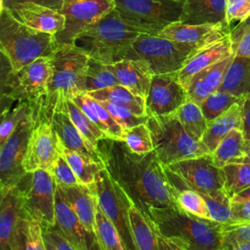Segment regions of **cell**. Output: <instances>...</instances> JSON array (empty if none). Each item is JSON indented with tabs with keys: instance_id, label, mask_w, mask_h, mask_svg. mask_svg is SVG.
Instances as JSON below:
<instances>
[{
	"instance_id": "23",
	"label": "cell",
	"mask_w": 250,
	"mask_h": 250,
	"mask_svg": "<svg viewBox=\"0 0 250 250\" xmlns=\"http://www.w3.org/2000/svg\"><path fill=\"white\" fill-rule=\"evenodd\" d=\"M107 65L120 85L137 96L146 98L152 73L144 61L123 59Z\"/></svg>"
},
{
	"instance_id": "35",
	"label": "cell",
	"mask_w": 250,
	"mask_h": 250,
	"mask_svg": "<svg viewBox=\"0 0 250 250\" xmlns=\"http://www.w3.org/2000/svg\"><path fill=\"white\" fill-rule=\"evenodd\" d=\"M174 113L187 133L192 138L201 141L207 129L208 121L203 115L200 105L188 99Z\"/></svg>"
},
{
	"instance_id": "54",
	"label": "cell",
	"mask_w": 250,
	"mask_h": 250,
	"mask_svg": "<svg viewBox=\"0 0 250 250\" xmlns=\"http://www.w3.org/2000/svg\"><path fill=\"white\" fill-rule=\"evenodd\" d=\"M231 201H250V187L231 198Z\"/></svg>"
},
{
	"instance_id": "31",
	"label": "cell",
	"mask_w": 250,
	"mask_h": 250,
	"mask_svg": "<svg viewBox=\"0 0 250 250\" xmlns=\"http://www.w3.org/2000/svg\"><path fill=\"white\" fill-rule=\"evenodd\" d=\"M11 250H46L42 225L23 217L14 234Z\"/></svg>"
},
{
	"instance_id": "2",
	"label": "cell",
	"mask_w": 250,
	"mask_h": 250,
	"mask_svg": "<svg viewBox=\"0 0 250 250\" xmlns=\"http://www.w3.org/2000/svg\"><path fill=\"white\" fill-rule=\"evenodd\" d=\"M149 220L157 233L184 250H221L224 224L191 215L182 208H152Z\"/></svg>"
},
{
	"instance_id": "14",
	"label": "cell",
	"mask_w": 250,
	"mask_h": 250,
	"mask_svg": "<svg viewBox=\"0 0 250 250\" xmlns=\"http://www.w3.org/2000/svg\"><path fill=\"white\" fill-rule=\"evenodd\" d=\"M33 109L0 146V184L3 187L18 186L26 172L23 168V160L26 153L28 141L36 121V101Z\"/></svg>"
},
{
	"instance_id": "42",
	"label": "cell",
	"mask_w": 250,
	"mask_h": 250,
	"mask_svg": "<svg viewBox=\"0 0 250 250\" xmlns=\"http://www.w3.org/2000/svg\"><path fill=\"white\" fill-rule=\"evenodd\" d=\"M123 141L129 149L137 154H146L154 150L150 132L146 123L125 129Z\"/></svg>"
},
{
	"instance_id": "39",
	"label": "cell",
	"mask_w": 250,
	"mask_h": 250,
	"mask_svg": "<svg viewBox=\"0 0 250 250\" xmlns=\"http://www.w3.org/2000/svg\"><path fill=\"white\" fill-rule=\"evenodd\" d=\"M95 232L102 250H126L116 229L106 218L99 205L96 215Z\"/></svg>"
},
{
	"instance_id": "22",
	"label": "cell",
	"mask_w": 250,
	"mask_h": 250,
	"mask_svg": "<svg viewBox=\"0 0 250 250\" xmlns=\"http://www.w3.org/2000/svg\"><path fill=\"white\" fill-rule=\"evenodd\" d=\"M58 188L84 227L90 232L96 233V215L99 203L94 185L89 187L78 184L74 186L58 187Z\"/></svg>"
},
{
	"instance_id": "8",
	"label": "cell",
	"mask_w": 250,
	"mask_h": 250,
	"mask_svg": "<svg viewBox=\"0 0 250 250\" xmlns=\"http://www.w3.org/2000/svg\"><path fill=\"white\" fill-rule=\"evenodd\" d=\"M196 52L188 46L158 35L141 33L127 52L125 59L144 61L152 75L178 72Z\"/></svg>"
},
{
	"instance_id": "17",
	"label": "cell",
	"mask_w": 250,
	"mask_h": 250,
	"mask_svg": "<svg viewBox=\"0 0 250 250\" xmlns=\"http://www.w3.org/2000/svg\"><path fill=\"white\" fill-rule=\"evenodd\" d=\"M230 30V25L226 23L188 24L176 21L164 27L158 36L200 51L228 37Z\"/></svg>"
},
{
	"instance_id": "15",
	"label": "cell",
	"mask_w": 250,
	"mask_h": 250,
	"mask_svg": "<svg viewBox=\"0 0 250 250\" xmlns=\"http://www.w3.org/2000/svg\"><path fill=\"white\" fill-rule=\"evenodd\" d=\"M113 9V0H62L59 12L64 16L65 25L55 35L57 42L74 44L81 33Z\"/></svg>"
},
{
	"instance_id": "19",
	"label": "cell",
	"mask_w": 250,
	"mask_h": 250,
	"mask_svg": "<svg viewBox=\"0 0 250 250\" xmlns=\"http://www.w3.org/2000/svg\"><path fill=\"white\" fill-rule=\"evenodd\" d=\"M51 124L62 146L103 162L98 148L93 146L73 124L66 108L65 98L62 96H59L56 100L51 115Z\"/></svg>"
},
{
	"instance_id": "57",
	"label": "cell",
	"mask_w": 250,
	"mask_h": 250,
	"mask_svg": "<svg viewBox=\"0 0 250 250\" xmlns=\"http://www.w3.org/2000/svg\"><path fill=\"white\" fill-rule=\"evenodd\" d=\"M245 157H246V159H247V160H249V161H250V150H248V151L246 152V156H245Z\"/></svg>"
},
{
	"instance_id": "30",
	"label": "cell",
	"mask_w": 250,
	"mask_h": 250,
	"mask_svg": "<svg viewBox=\"0 0 250 250\" xmlns=\"http://www.w3.org/2000/svg\"><path fill=\"white\" fill-rule=\"evenodd\" d=\"M60 153L66 159L80 184L89 187L94 185L99 172L105 168L104 162L98 161L88 155L67 149L61 144Z\"/></svg>"
},
{
	"instance_id": "48",
	"label": "cell",
	"mask_w": 250,
	"mask_h": 250,
	"mask_svg": "<svg viewBox=\"0 0 250 250\" xmlns=\"http://www.w3.org/2000/svg\"><path fill=\"white\" fill-rule=\"evenodd\" d=\"M250 17V0H228L227 22L229 25L235 21H243Z\"/></svg>"
},
{
	"instance_id": "49",
	"label": "cell",
	"mask_w": 250,
	"mask_h": 250,
	"mask_svg": "<svg viewBox=\"0 0 250 250\" xmlns=\"http://www.w3.org/2000/svg\"><path fill=\"white\" fill-rule=\"evenodd\" d=\"M231 222L229 225H239L250 223V201H231Z\"/></svg>"
},
{
	"instance_id": "34",
	"label": "cell",
	"mask_w": 250,
	"mask_h": 250,
	"mask_svg": "<svg viewBox=\"0 0 250 250\" xmlns=\"http://www.w3.org/2000/svg\"><path fill=\"white\" fill-rule=\"evenodd\" d=\"M222 170L224 173V190L230 199L250 187V161L246 157L226 164Z\"/></svg>"
},
{
	"instance_id": "29",
	"label": "cell",
	"mask_w": 250,
	"mask_h": 250,
	"mask_svg": "<svg viewBox=\"0 0 250 250\" xmlns=\"http://www.w3.org/2000/svg\"><path fill=\"white\" fill-rule=\"evenodd\" d=\"M87 94L99 102L104 101L125 105L137 115H147L146 109V99L135 95L129 89L120 84L97 91H92Z\"/></svg>"
},
{
	"instance_id": "18",
	"label": "cell",
	"mask_w": 250,
	"mask_h": 250,
	"mask_svg": "<svg viewBox=\"0 0 250 250\" xmlns=\"http://www.w3.org/2000/svg\"><path fill=\"white\" fill-rule=\"evenodd\" d=\"M78 250H102L97 234L90 232L64 200L61 190L56 192V223L48 227Z\"/></svg>"
},
{
	"instance_id": "7",
	"label": "cell",
	"mask_w": 250,
	"mask_h": 250,
	"mask_svg": "<svg viewBox=\"0 0 250 250\" xmlns=\"http://www.w3.org/2000/svg\"><path fill=\"white\" fill-rule=\"evenodd\" d=\"M49 57L52 76L46 95L47 102L54 105L59 96L71 98L85 93L89 55L75 44H59Z\"/></svg>"
},
{
	"instance_id": "10",
	"label": "cell",
	"mask_w": 250,
	"mask_h": 250,
	"mask_svg": "<svg viewBox=\"0 0 250 250\" xmlns=\"http://www.w3.org/2000/svg\"><path fill=\"white\" fill-rule=\"evenodd\" d=\"M166 176L178 192L191 189L200 194L224 189V173L215 165L212 154L180 160L164 166Z\"/></svg>"
},
{
	"instance_id": "45",
	"label": "cell",
	"mask_w": 250,
	"mask_h": 250,
	"mask_svg": "<svg viewBox=\"0 0 250 250\" xmlns=\"http://www.w3.org/2000/svg\"><path fill=\"white\" fill-rule=\"evenodd\" d=\"M229 40L233 56L250 58V17L230 30Z\"/></svg>"
},
{
	"instance_id": "51",
	"label": "cell",
	"mask_w": 250,
	"mask_h": 250,
	"mask_svg": "<svg viewBox=\"0 0 250 250\" xmlns=\"http://www.w3.org/2000/svg\"><path fill=\"white\" fill-rule=\"evenodd\" d=\"M35 3L38 5H42L48 8H52L54 10L60 11L62 6V0H1V8H10L11 6L19 3Z\"/></svg>"
},
{
	"instance_id": "47",
	"label": "cell",
	"mask_w": 250,
	"mask_h": 250,
	"mask_svg": "<svg viewBox=\"0 0 250 250\" xmlns=\"http://www.w3.org/2000/svg\"><path fill=\"white\" fill-rule=\"evenodd\" d=\"M239 242H250V223L224 225L223 248L229 247Z\"/></svg>"
},
{
	"instance_id": "12",
	"label": "cell",
	"mask_w": 250,
	"mask_h": 250,
	"mask_svg": "<svg viewBox=\"0 0 250 250\" xmlns=\"http://www.w3.org/2000/svg\"><path fill=\"white\" fill-rule=\"evenodd\" d=\"M36 121L31 132L23 168L26 173L52 169L60 156V142L51 124L52 109L46 104L45 96L36 101Z\"/></svg>"
},
{
	"instance_id": "32",
	"label": "cell",
	"mask_w": 250,
	"mask_h": 250,
	"mask_svg": "<svg viewBox=\"0 0 250 250\" xmlns=\"http://www.w3.org/2000/svg\"><path fill=\"white\" fill-rule=\"evenodd\" d=\"M211 154L215 165L220 168L243 159L246 156V148L241 129L235 128L229 132Z\"/></svg>"
},
{
	"instance_id": "40",
	"label": "cell",
	"mask_w": 250,
	"mask_h": 250,
	"mask_svg": "<svg viewBox=\"0 0 250 250\" xmlns=\"http://www.w3.org/2000/svg\"><path fill=\"white\" fill-rule=\"evenodd\" d=\"M244 100L222 91H216L208 96L199 105L208 122L216 119L235 104H241Z\"/></svg>"
},
{
	"instance_id": "9",
	"label": "cell",
	"mask_w": 250,
	"mask_h": 250,
	"mask_svg": "<svg viewBox=\"0 0 250 250\" xmlns=\"http://www.w3.org/2000/svg\"><path fill=\"white\" fill-rule=\"evenodd\" d=\"M114 8L129 24L145 33L158 35L167 25L180 21L186 0H113Z\"/></svg>"
},
{
	"instance_id": "4",
	"label": "cell",
	"mask_w": 250,
	"mask_h": 250,
	"mask_svg": "<svg viewBox=\"0 0 250 250\" xmlns=\"http://www.w3.org/2000/svg\"><path fill=\"white\" fill-rule=\"evenodd\" d=\"M55 35L34 30L17 21L10 11L1 8L0 51L14 70H19L38 58L49 57L58 47Z\"/></svg>"
},
{
	"instance_id": "1",
	"label": "cell",
	"mask_w": 250,
	"mask_h": 250,
	"mask_svg": "<svg viewBox=\"0 0 250 250\" xmlns=\"http://www.w3.org/2000/svg\"><path fill=\"white\" fill-rule=\"evenodd\" d=\"M97 148L112 179L148 220L152 208H181L154 150L137 154L124 141L110 138L100 140Z\"/></svg>"
},
{
	"instance_id": "11",
	"label": "cell",
	"mask_w": 250,
	"mask_h": 250,
	"mask_svg": "<svg viewBox=\"0 0 250 250\" xmlns=\"http://www.w3.org/2000/svg\"><path fill=\"white\" fill-rule=\"evenodd\" d=\"M94 189L100 208L116 229L125 249L139 250L129 216V209L134 204L121 187L112 179L106 168L97 175Z\"/></svg>"
},
{
	"instance_id": "38",
	"label": "cell",
	"mask_w": 250,
	"mask_h": 250,
	"mask_svg": "<svg viewBox=\"0 0 250 250\" xmlns=\"http://www.w3.org/2000/svg\"><path fill=\"white\" fill-rule=\"evenodd\" d=\"M33 109V103L28 101L17 102L14 107L10 105L2 108L1 126H0V146L12 135L19 124L31 113Z\"/></svg>"
},
{
	"instance_id": "55",
	"label": "cell",
	"mask_w": 250,
	"mask_h": 250,
	"mask_svg": "<svg viewBox=\"0 0 250 250\" xmlns=\"http://www.w3.org/2000/svg\"><path fill=\"white\" fill-rule=\"evenodd\" d=\"M223 250H250V242H239L229 247L223 248Z\"/></svg>"
},
{
	"instance_id": "27",
	"label": "cell",
	"mask_w": 250,
	"mask_h": 250,
	"mask_svg": "<svg viewBox=\"0 0 250 250\" xmlns=\"http://www.w3.org/2000/svg\"><path fill=\"white\" fill-rule=\"evenodd\" d=\"M218 90L241 100L250 98V58L233 56Z\"/></svg>"
},
{
	"instance_id": "28",
	"label": "cell",
	"mask_w": 250,
	"mask_h": 250,
	"mask_svg": "<svg viewBox=\"0 0 250 250\" xmlns=\"http://www.w3.org/2000/svg\"><path fill=\"white\" fill-rule=\"evenodd\" d=\"M242 127V103L233 104L225 113L208 122L207 129L201 139L202 143L212 153L220 142L232 129Z\"/></svg>"
},
{
	"instance_id": "36",
	"label": "cell",
	"mask_w": 250,
	"mask_h": 250,
	"mask_svg": "<svg viewBox=\"0 0 250 250\" xmlns=\"http://www.w3.org/2000/svg\"><path fill=\"white\" fill-rule=\"evenodd\" d=\"M118 81L108 65L101 61L90 58L85 77V93L118 85Z\"/></svg>"
},
{
	"instance_id": "37",
	"label": "cell",
	"mask_w": 250,
	"mask_h": 250,
	"mask_svg": "<svg viewBox=\"0 0 250 250\" xmlns=\"http://www.w3.org/2000/svg\"><path fill=\"white\" fill-rule=\"evenodd\" d=\"M65 103L68 114L75 127L78 129L81 135L93 146L97 148L100 140L107 138V136L94 122L90 120V118L81 110V108L71 99L65 98Z\"/></svg>"
},
{
	"instance_id": "16",
	"label": "cell",
	"mask_w": 250,
	"mask_h": 250,
	"mask_svg": "<svg viewBox=\"0 0 250 250\" xmlns=\"http://www.w3.org/2000/svg\"><path fill=\"white\" fill-rule=\"evenodd\" d=\"M187 100L186 88L178 78V72L152 75L146 98L147 116H161L174 113Z\"/></svg>"
},
{
	"instance_id": "41",
	"label": "cell",
	"mask_w": 250,
	"mask_h": 250,
	"mask_svg": "<svg viewBox=\"0 0 250 250\" xmlns=\"http://www.w3.org/2000/svg\"><path fill=\"white\" fill-rule=\"evenodd\" d=\"M201 195L207 203L210 217L212 220L224 225L230 224L231 199L224 189L215 190Z\"/></svg>"
},
{
	"instance_id": "5",
	"label": "cell",
	"mask_w": 250,
	"mask_h": 250,
	"mask_svg": "<svg viewBox=\"0 0 250 250\" xmlns=\"http://www.w3.org/2000/svg\"><path fill=\"white\" fill-rule=\"evenodd\" d=\"M2 107L13 102H34L48 93L52 76L50 57H41L19 70H14L7 57L0 55Z\"/></svg>"
},
{
	"instance_id": "20",
	"label": "cell",
	"mask_w": 250,
	"mask_h": 250,
	"mask_svg": "<svg viewBox=\"0 0 250 250\" xmlns=\"http://www.w3.org/2000/svg\"><path fill=\"white\" fill-rule=\"evenodd\" d=\"M8 10L17 21L40 32L57 35L65 25V18L62 13L35 3H19Z\"/></svg>"
},
{
	"instance_id": "26",
	"label": "cell",
	"mask_w": 250,
	"mask_h": 250,
	"mask_svg": "<svg viewBox=\"0 0 250 250\" xmlns=\"http://www.w3.org/2000/svg\"><path fill=\"white\" fill-rule=\"evenodd\" d=\"M228 0H186L181 22L188 24L226 23Z\"/></svg>"
},
{
	"instance_id": "13",
	"label": "cell",
	"mask_w": 250,
	"mask_h": 250,
	"mask_svg": "<svg viewBox=\"0 0 250 250\" xmlns=\"http://www.w3.org/2000/svg\"><path fill=\"white\" fill-rule=\"evenodd\" d=\"M27 216L39 222L42 228L53 227L56 223V192L58 185L51 173L36 170L26 173L19 183Z\"/></svg>"
},
{
	"instance_id": "33",
	"label": "cell",
	"mask_w": 250,
	"mask_h": 250,
	"mask_svg": "<svg viewBox=\"0 0 250 250\" xmlns=\"http://www.w3.org/2000/svg\"><path fill=\"white\" fill-rule=\"evenodd\" d=\"M129 216L138 249L159 250L158 234L152 223L135 205L130 207Z\"/></svg>"
},
{
	"instance_id": "3",
	"label": "cell",
	"mask_w": 250,
	"mask_h": 250,
	"mask_svg": "<svg viewBox=\"0 0 250 250\" xmlns=\"http://www.w3.org/2000/svg\"><path fill=\"white\" fill-rule=\"evenodd\" d=\"M141 33L145 32L125 21L114 8L81 33L74 44L90 58L111 64L125 59Z\"/></svg>"
},
{
	"instance_id": "43",
	"label": "cell",
	"mask_w": 250,
	"mask_h": 250,
	"mask_svg": "<svg viewBox=\"0 0 250 250\" xmlns=\"http://www.w3.org/2000/svg\"><path fill=\"white\" fill-rule=\"evenodd\" d=\"M99 103L110 113L113 119L123 130L138 126L140 124H145L147 121V115H137L129 107L125 105L104 101Z\"/></svg>"
},
{
	"instance_id": "25",
	"label": "cell",
	"mask_w": 250,
	"mask_h": 250,
	"mask_svg": "<svg viewBox=\"0 0 250 250\" xmlns=\"http://www.w3.org/2000/svg\"><path fill=\"white\" fill-rule=\"evenodd\" d=\"M232 58L233 55L194 74L186 87L188 99L200 104L208 96L218 91Z\"/></svg>"
},
{
	"instance_id": "53",
	"label": "cell",
	"mask_w": 250,
	"mask_h": 250,
	"mask_svg": "<svg viewBox=\"0 0 250 250\" xmlns=\"http://www.w3.org/2000/svg\"><path fill=\"white\" fill-rule=\"evenodd\" d=\"M158 241H159V250H184L177 243H175L159 234H158ZM221 250H223V249H221Z\"/></svg>"
},
{
	"instance_id": "46",
	"label": "cell",
	"mask_w": 250,
	"mask_h": 250,
	"mask_svg": "<svg viewBox=\"0 0 250 250\" xmlns=\"http://www.w3.org/2000/svg\"><path fill=\"white\" fill-rule=\"evenodd\" d=\"M50 173L58 187L74 186L80 184L72 168L70 167L66 159L62 155H61V153L56 162L54 163L52 169L50 170Z\"/></svg>"
},
{
	"instance_id": "44",
	"label": "cell",
	"mask_w": 250,
	"mask_h": 250,
	"mask_svg": "<svg viewBox=\"0 0 250 250\" xmlns=\"http://www.w3.org/2000/svg\"><path fill=\"white\" fill-rule=\"evenodd\" d=\"M177 201L186 212L204 219H211L206 201L202 195L191 189H183L177 192Z\"/></svg>"
},
{
	"instance_id": "6",
	"label": "cell",
	"mask_w": 250,
	"mask_h": 250,
	"mask_svg": "<svg viewBox=\"0 0 250 250\" xmlns=\"http://www.w3.org/2000/svg\"><path fill=\"white\" fill-rule=\"evenodd\" d=\"M146 125L150 132L154 151L164 166L210 153L202 141L187 133L175 113L148 116Z\"/></svg>"
},
{
	"instance_id": "52",
	"label": "cell",
	"mask_w": 250,
	"mask_h": 250,
	"mask_svg": "<svg viewBox=\"0 0 250 250\" xmlns=\"http://www.w3.org/2000/svg\"><path fill=\"white\" fill-rule=\"evenodd\" d=\"M42 229H43V232L50 238V240L55 244L58 250H78L51 228H42Z\"/></svg>"
},
{
	"instance_id": "21",
	"label": "cell",
	"mask_w": 250,
	"mask_h": 250,
	"mask_svg": "<svg viewBox=\"0 0 250 250\" xmlns=\"http://www.w3.org/2000/svg\"><path fill=\"white\" fill-rule=\"evenodd\" d=\"M0 192V250H11L20 221L28 216L24 209L21 190L18 186L3 187Z\"/></svg>"
},
{
	"instance_id": "50",
	"label": "cell",
	"mask_w": 250,
	"mask_h": 250,
	"mask_svg": "<svg viewBox=\"0 0 250 250\" xmlns=\"http://www.w3.org/2000/svg\"><path fill=\"white\" fill-rule=\"evenodd\" d=\"M246 152L250 150V98H247L242 103V127Z\"/></svg>"
},
{
	"instance_id": "56",
	"label": "cell",
	"mask_w": 250,
	"mask_h": 250,
	"mask_svg": "<svg viewBox=\"0 0 250 250\" xmlns=\"http://www.w3.org/2000/svg\"><path fill=\"white\" fill-rule=\"evenodd\" d=\"M43 236H44V240H45L46 250H58L57 247L55 246V244L50 240V238L44 232H43Z\"/></svg>"
},
{
	"instance_id": "24",
	"label": "cell",
	"mask_w": 250,
	"mask_h": 250,
	"mask_svg": "<svg viewBox=\"0 0 250 250\" xmlns=\"http://www.w3.org/2000/svg\"><path fill=\"white\" fill-rule=\"evenodd\" d=\"M232 55L229 35L192 55L178 71V78L186 88L191 77L200 70Z\"/></svg>"
}]
</instances>
